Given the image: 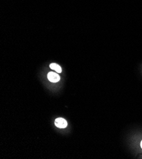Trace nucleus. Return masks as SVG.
Wrapping results in <instances>:
<instances>
[{"instance_id":"obj_1","label":"nucleus","mask_w":142,"mask_h":159,"mask_svg":"<svg viewBox=\"0 0 142 159\" xmlns=\"http://www.w3.org/2000/svg\"><path fill=\"white\" fill-rule=\"evenodd\" d=\"M55 125L59 128H65L68 126L67 121L63 118H57L55 120Z\"/></svg>"},{"instance_id":"obj_2","label":"nucleus","mask_w":142,"mask_h":159,"mask_svg":"<svg viewBox=\"0 0 142 159\" xmlns=\"http://www.w3.org/2000/svg\"><path fill=\"white\" fill-rule=\"evenodd\" d=\"M47 77L48 80L52 82H57L60 81V76L54 72H48Z\"/></svg>"},{"instance_id":"obj_3","label":"nucleus","mask_w":142,"mask_h":159,"mask_svg":"<svg viewBox=\"0 0 142 159\" xmlns=\"http://www.w3.org/2000/svg\"><path fill=\"white\" fill-rule=\"evenodd\" d=\"M50 68L51 69H53V70H54L55 72H57V73H61V72H62L61 67L57 64H55V63L51 64L50 65Z\"/></svg>"},{"instance_id":"obj_4","label":"nucleus","mask_w":142,"mask_h":159,"mask_svg":"<svg viewBox=\"0 0 142 159\" xmlns=\"http://www.w3.org/2000/svg\"><path fill=\"white\" fill-rule=\"evenodd\" d=\"M140 146H141V148H142V141H141V143H140Z\"/></svg>"}]
</instances>
